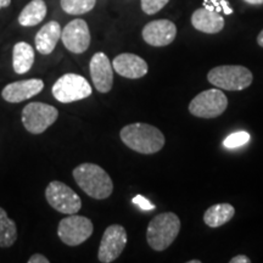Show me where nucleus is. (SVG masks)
Instances as JSON below:
<instances>
[{
    "instance_id": "f257e3e1",
    "label": "nucleus",
    "mask_w": 263,
    "mask_h": 263,
    "mask_svg": "<svg viewBox=\"0 0 263 263\" xmlns=\"http://www.w3.org/2000/svg\"><path fill=\"white\" fill-rule=\"evenodd\" d=\"M120 137L129 149L145 155L159 153L164 145L162 132L147 123L128 124L121 129Z\"/></svg>"
},
{
    "instance_id": "f03ea898",
    "label": "nucleus",
    "mask_w": 263,
    "mask_h": 263,
    "mask_svg": "<svg viewBox=\"0 0 263 263\" xmlns=\"http://www.w3.org/2000/svg\"><path fill=\"white\" fill-rule=\"evenodd\" d=\"M73 178L78 186L90 197L107 199L114 192V183L106 171L95 163H82L73 170Z\"/></svg>"
},
{
    "instance_id": "7ed1b4c3",
    "label": "nucleus",
    "mask_w": 263,
    "mask_h": 263,
    "mask_svg": "<svg viewBox=\"0 0 263 263\" xmlns=\"http://www.w3.org/2000/svg\"><path fill=\"white\" fill-rule=\"evenodd\" d=\"M180 230V219L173 212L160 213L147 226V244L155 251H163L176 240Z\"/></svg>"
},
{
    "instance_id": "20e7f679",
    "label": "nucleus",
    "mask_w": 263,
    "mask_h": 263,
    "mask_svg": "<svg viewBox=\"0 0 263 263\" xmlns=\"http://www.w3.org/2000/svg\"><path fill=\"white\" fill-rule=\"evenodd\" d=\"M207 80L215 87L224 90H244L252 83L251 71L244 66L224 65L212 68L207 74Z\"/></svg>"
},
{
    "instance_id": "39448f33",
    "label": "nucleus",
    "mask_w": 263,
    "mask_h": 263,
    "mask_svg": "<svg viewBox=\"0 0 263 263\" xmlns=\"http://www.w3.org/2000/svg\"><path fill=\"white\" fill-rule=\"evenodd\" d=\"M51 91L54 98L62 104L83 100V99L90 97L93 93L88 81L83 76L76 73H66L61 76L52 85Z\"/></svg>"
},
{
    "instance_id": "423d86ee",
    "label": "nucleus",
    "mask_w": 263,
    "mask_h": 263,
    "mask_svg": "<svg viewBox=\"0 0 263 263\" xmlns=\"http://www.w3.org/2000/svg\"><path fill=\"white\" fill-rule=\"evenodd\" d=\"M59 111L45 103H29L22 110L21 120L24 127L32 134H42L57 122Z\"/></svg>"
},
{
    "instance_id": "0eeeda50",
    "label": "nucleus",
    "mask_w": 263,
    "mask_h": 263,
    "mask_svg": "<svg viewBox=\"0 0 263 263\" xmlns=\"http://www.w3.org/2000/svg\"><path fill=\"white\" fill-rule=\"evenodd\" d=\"M93 230L94 226L89 218L74 213L61 219L59 223L58 235L64 244L78 246L90 238Z\"/></svg>"
},
{
    "instance_id": "6e6552de",
    "label": "nucleus",
    "mask_w": 263,
    "mask_h": 263,
    "mask_svg": "<svg viewBox=\"0 0 263 263\" xmlns=\"http://www.w3.org/2000/svg\"><path fill=\"white\" fill-rule=\"evenodd\" d=\"M49 205L64 215H74L82 207L81 197L70 186L59 180H52L45 189Z\"/></svg>"
},
{
    "instance_id": "1a4fd4ad",
    "label": "nucleus",
    "mask_w": 263,
    "mask_h": 263,
    "mask_svg": "<svg viewBox=\"0 0 263 263\" xmlns=\"http://www.w3.org/2000/svg\"><path fill=\"white\" fill-rule=\"evenodd\" d=\"M228 106V99L222 90L209 89L193 99L189 104L190 114L201 118H215L221 116Z\"/></svg>"
},
{
    "instance_id": "9d476101",
    "label": "nucleus",
    "mask_w": 263,
    "mask_h": 263,
    "mask_svg": "<svg viewBox=\"0 0 263 263\" xmlns=\"http://www.w3.org/2000/svg\"><path fill=\"white\" fill-rule=\"evenodd\" d=\"M127 245V232L122 226L112 224L104 232L99 246L98 258L103 263L116 261Z\"/></svg>"
},
{
    "instance_id": "9b49d317",
    "label": "nucleus",
    "mask_w": 263,
    "mask_h": 263,
    "mask_svg": "<svg viewBox=\"0 0 263 263\" xmlns=\"http://www.w3.org/2000/svg\"><path fill=\"white\" fill-rule=\"evenodd\" d=\"M65 48L73 54H83L90 45V32L88 24L82 18L72 20L61 32Z\"/></svg>"
},
{
    "instance_id": "f8f14e48",
    "label": "nucleus",
    "mask_w": 263,
    "mask_h": 263,
    "mask_svg": "<svg viewBox=\"0 0 263 263\" xmlns=\"http://www.w3.org/2000/svg\"><path fill=\"white\" fill-rule=\"evenodd\" d=\"M91 81L99 93H108L114 84V67L106 54L97 52L89 64Z\"/></svg>"
},
{
    "instance_id": "ddd939ff",
    "label": "nucleus",
    "mask_w": 263,
    "mask_h": 263,
    "mask_svg": "<svg viewBox=\"0 0 263 263\" xmlns=\"http://www.w3.org/2000/svg\"><path fill=\"white\" fill-rule=\"evenodd\" d=\"M177 27L170 20L151 21L143 28V39L153 47H166L176 39Z\"/></svg>"
},
{
    "instance_id": "4468645a",
    "label": "nucleus",
    "mask_w": 263,
    "mask_h": 263,
    "mask_svg": "<svg viewBox=\"0 0 263 263\" xmlns=\"http://www.w3.org/2000/svg\"><path fill=\"white\" fill-rule=\"evenodd\" d=\"M44 89V82L38 78L18 81L9 83L2 91V97L5 101L11 104H18L28 100Z\"/></svg>"
},
{
    "instance_id": "2eb2a0df",
    "label": "nucleus",
    "mask_w": 263,
    "mask_h": 263,
    "mask_svg": "<svg viewBox=\"0 0 263 263\" xmlns=\"http://www.w3.org/2000/svg\"><path fill=\"white\" fill-rule=\"evenodd\" d=\"M112 67L117 74L129 78V80H138V78L144 77L149 70L144 59L130 52H124L115 58Z\"/></svg>"
},
{
    "instance_id": "dca6fc26",
    "label": "nucleus",
    "mask_w": 263,
    "mask_h": 263,
    "mask_svg": "<svg viewBox=\"0 0 263 263\" xmlns=\"http://www.w3.org/2000/svg\"><path fill=\"white\" fill-rule=\"evenodd\" d=\"M192 24L197 31L215 34L221 32L224 27V20L216 10L207 8L197 9L192 16Z\"/></svg>"
},
{
    "instance_id": "f3484780",
    "label": "nucleus",
    "mask_w": 263,
    "mask_h": 263,
    "mask_svg": "<svg viewBox=\"0 0 263 263\" xmlns=\"http://www.w3.org/2000/svg\"><path fill=\"white\" fill-rule=\"evenodd\" d=\"M61 26L57 21H50L44 25L35 34V48L42 55H49L54 51L59 39L61 38Z\"/></svg>"
},
{
    "instance_id": "a211bd4d",
    "label": "nucleus",
    "mask_w": 263,
    "mask_h": 263,
    "mask_svg": "<svg viewBox=\"0 0 263 263\" xmlns=\"http://www.w3.org/2000/svg\"><path fill=\"white\" fill-rule=\"evenodd\" d=\"M34 64V50L28 43L18 42L12 49V67L17 74H25Z\"/></svg>"
},
{
    "instance_id": "6ab92c4d",
    "label": "nucleus",
    "mask_w": 263,
    "mask_h": 263,
    "mask_svg": "<svg viewBox=\"0 0 263 263\" xmlns=\"http://www.w3.org/2000/svg\"><path fill=\"white\" fill-rule=\"evenodd\" d=\"M47 11V4L44 0H32L20 14L18 24L24 27H33L45 18Z\"/></svg>"
},
{
    "instance_id": "aec40b11",
    "label": "nucleus",
    "mask_w": 263,
    "mask_h": 263,
    "mask_svg": "<svg viewBox=\"0 0 263 263\" xmlns=\"http://www.w3.org/2000/svg\"><path fill=\"white\" fill-rule=\"evenodd\" d=\"M235 215V210L230 203H217L210 207L203 215V221L211 228H218L228 223Z\"/></svg>"
},
{
    "instance_id": "412c9836",
    "label": "nucleus",
    "mask_w": 263,
    "mask_h": 263,
    "mask_svg": "<svg viewBox=\"0 0 263 263\" xmlns=\"http://www.w3.org/2000/svg\"><path fill=\"white\" fill-rule=\"evenodd\" d=\"M17 239V227L0 207V248H10Z\"/></svg>"
},
{
    "instance_id": "4be33fe9",
    "label": "nucleus",
    "mask_w": 263,
    "mask_h": 263,
    "mask_svg": "<svg viewBox=\"0 0 263 263\" xmlns=\"http://www.w3.org/2000/svg\"><path fill=\"white\" fill-rule=\"evenodd\" d=\"M61 8L68 15H83L94 9L97 0H61Z\"/></svg>"
},
{
    "instance_id": "5701e85b",
    "label": "nucleus",
    "mask_w": 263,
    "mask_h": 263,
    "mask_svg": "<svg viewBox=\"0 0 263 263\" xmlns=\"http://www.w3.org/2000/svg\"><path fill=\"white\" fill-rule=\"evenodd\" d=\"M250 140V134L248 132L240 130L236 132V133H233L228 136L223 141L224 146L227 149H235V147H240L245 145L246 143Z\"/></svg>"
},
{
    "instance_id": "b1692460",
    "label": "nucleus",
    "mask_w": 263,
    "mask_h": 263,
    "mask_svg": "<svg viewBox=\"0 0 263 263\" xmlns=\"http://www.w3.org/2000/svg\"><path fill=\"white\" fill-rule=\"evenodd\" d=\"M170 0H141V9L146 15H154L167 5Z\"/></svg>"
},
{
    "instance_id": "393cba45",
    "label": "nucleus",
    "mask_w": 263,
    "mask_h": 263,
    "mask_svg": "<svg viewBox=\"0 0 263 263\" xmlns=\"http://www.w3.org/2000/svg\"><path fill=\"white\" fill-rule=\"evenodd\" d=\"M133 203H136V205L139 206L143 211H151V210L155 209V205H154V203H151L149 200L146 199V197H144L141 195H137L136 197H134Z\"/></svg>"
},
{
    "instance_id": "a878e982",
    "label": "nucleus",
    "mask_w": 263,
    "mask_h": 263,
    "mask_svg": "<svg viewBox=\"0 0 263 263\" xmlns=\"http://www.w3.org/2000/svg\"><path fill=\"white\" fill-rule=\"evenodd\" d=\"M28 263H49V258L45 257L44 255L34 254L28 258Z\"/></svg>"
},
{
    "instance_id": "bb28decb",
    "label": "nucleus",
    "mask_w": 263,
    "mask_h": 263,
    "mask_svg": "<svg viewBox=\"0 0 263 263\" xmlns=\"http://www.w3.org/2000/svg\"><path fill=\"white\" fill-rule=\"evenodd\" d=\"M250 262H251V259H250L248 256H244V255H238L230 259V263H250Z\"/></svg>"
},
{
    "instance_id": "cd10ccee",
    "label": "nucleus",
    "mask_w": 263,
    "mask_h": 263,
    "mask_svg": "<svg viewBox=\"0 0 263 263\" xmlns=\"http://www.w3.org/2000/svg\"><path fill=\"white\" fill-rule=\"evenodd\" d=\"M11 4V0H0V9L8 8Z\"/></svg>"
},
{
    "instance_id": "c85d7f7f",
    "label": "nucleus",
    "mask_w": 263,
    "mask_h": 263,
    "mask_svg": "<svg viewBox=\"0 0 263 263\" xmlns=\"http://www.w3.org/2000/svg\"><path fill=\"white\" fill-rule=\"evenodd\" d=\"M257 43H258L259 47L263 48V29H262L261 32H259V34H258V37H257Z\"/></svg>"
},
{
    "instance_id": "c756f323",
    "label": "nucleus",
    "mask_w": 263,
    "mask_h": 263,
    "mask_svg": "<svg viewBox=\"0 0 263 263\" xmlns=\"http://www.w3.org/2000/svg\"><path fill=\"white\" fill-rule=\"evenodd\" d=\"M245 2L249 3V4H252V5L263 4V0H245Z\"/></svg>"
},
{
    "instance_id": "7c9ffc66",
    "label": "nucleus",
    "mask_w": 263,
    "mask_h": 263,
    "mask_svg": "<svg viewBox=\"0 0 263 263\" xmlns=\"http://www.w3.org/2000/svg\"><path fill=\"white\" fill-rule=\"evenodd\" d=\"M189 263H200V261H197V259H194V261H189Z\"/></svg>"
}]
</instances>
